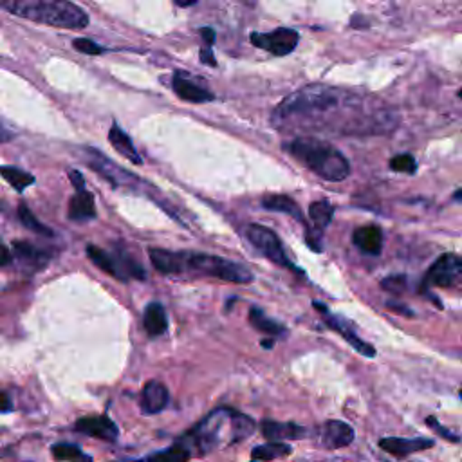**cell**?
Here are the masks:
<instances>
[{
  "instance_id": "cell-6",
  "label": "cell",
  "mask_w": 462,
  "mask_h": 462,
  "mask_svg": "<svg viewBox=\"0 0 462 462\" xmlns=\"http://www.w3.org/2000/svg\"><path fill=\"white\" fill-rule=\"evenodd\" d=\"M87 255L94 265L109 273L110 277L119 278V280H128V278H145V269L137 264L136 260L123 255H112L109 251L98 246H87Z\"/></svg>"
},
{
  "instance_id": "cell-27",
  "label": "cell",
  "mask_w": 462,
  "mask_h": 462,
  "mask_svg": "<svg viewBox=\"0 0 462 462\" xmlns=\"http://www.w3.org/2000/svg\"><path fill=\"white\" fill-rule=\"evenodd\" d=\"M249 323L253 327H255L256 330H260V332H265V334H271V336H280L286 332V327L280 325V323H277L275 320H271V318L265 316L260 309L253 307L249 311Z\"/></svg>"
},
{
  "instance_id": "cell-39",
  "label": "cell",
  "mask_w": 462,
  "mask_h": 462,
  "mask_svg": "<svg viewBox=\"0 0 462 462\" xmlns=\"http://www.w3.org/2000/svg\"><path fill=\"white\" fill-rule=\"evenodd\" d=\"M69 177H71L72 185H75L76 190H85V180H84V176L79 172H76V170H72L71 174H69Z\"/></svg>"
},
{
  "instance_id": "cell-28",
  "label": "cell",
  "mask_w": 462,
  "mask_h": 462,
  "mask_svg": "<svg viewBox=\"0 0 462 462\" xmlns=\"http://www.w3.org/2000/svg\"><path fill=\"white\" fill-rule=\"evenodd\" d=\"M0 176L4 180H8L17 192H22V190H26L27 186L35 183V177L31 174L17 167H0Z\"/></svg>"
},
{
  "instance_id": "cell-32",
  "label": "cell",
  "mask_w": 462,
  "mask_h": 462,
  "mask_svg": "<svg viewBox=\"0 0 462 462\" xmlns=\"http://www.w3.org/2000/svg\"><path fill=\"white\" fill-rule=\"evenodd\" d=\"M192 457L186 448H179V446H172L168 452H159V454L150 455V461H161V462H183L188 461Z\"/></svg>"
},
{
  "instance_id": "cell-14",
  "label": "cell",
  "mask_w": 462,
  "mask_h": 462,
  "mask_svg": "<svg viewBox=\"0 0 462 462\" xmlns=\"http://www.w3.org/2000/svg\"><path fill=\"white\" fill-rule=\"evenodd\" d=\"M354 430L344 421H327L321 428V445L329 449H339L353 445Z\"/></svg>"
},
{
  "instance_id": "cell-17",
  "label": "cell",
  "mask_w": 462,
  "mask_h": 462,
  "mask_svg": "<svg viewBox=\"0 0 462 462\" xmlns=\"http://www.w3.org/2000/svg\"><path fill=\"white\" fill-rule=\"evenodd\" d=\"M262 436L269 440H295L309 436V430L295 423H277V421H264L260 424Z\"/></svg>"
},
{
  "instance_id": "cell-7",
  "label": "cell",
  "mask_w": 462,
  "mask_h": 462,
  "mask_svg": "<svg viewBox=\"0 0 462 462\" xmlns=\"http://www.w3.org/2000/svg\"><path fill=\"white\" fill-rule=\"evenodd\" d=\"M246 237L256 249L269 259L273 264L282 265V268H291L295 269V265L291 264V260L287 259L286 251H284L282 242L278 235L275 233L273 229L265 228V226L260 224H249L246 228Z\"/></svg>"
},
{
  "instance_id": "cell-21",
  "label": "cell",
  "mask_w": 462,
  "mask_h": 462,
  "mask_svg": "<svg viewBox=\"0 0 462 462\" xmlns=\"http://www.w3.org/2000/svg\"><path fill=\"white\" fill-rule=\"evenodd\" d=\"M143 323H145V329L150 336L164 334L168 329V320L163 305L157 304V302H152V304L146 305Z\"/></svg>"
},
{
  "instance_id": "cell-8",
  "label": "cell",
  "mask_w": 462,
  "mask_h": 462,
  "mask_svg": "<svg viewBox=\"0 0 462 462\" xmlns=\"http://www.w3.org/2000/svg\"><path fill=\"white\" fill-rule=\"evenodd\" d=\"M462 280V256L455 253H445L431 264L424 277V286L455 287Z\"/></svg>"
},
{
  "instance_id": "cell-23",
  "label": "cell",
  "mask_w": 462,
  "mask_h": 462,
  "mask_svg": "<svg viewBox=\"0 0 462 462\" xmlns=\"http://www.w3.org/2000/svg\"><path fill=\"white\" fill-rule=\"evenodd\" d=\"M109 139H110V143H112V146L118 150L119 154L123 155V157H127L130 163H134V164L143 163L141 155L137 154V150L134 148L132 141H130V137H128L127 134H125L123 130L118 127V125H112V128L109 130Z\"/></svg>"
},
{
  "instance_id": "cell-42",
  "label": "cell",
  "mask_w": 462,
  "mask_h": 462,
  "mask_svg": "<svg viewBox=\"0 0 462 462\" xmlns=\"http://www.w3.org/2000/svg\"><path fill=\"white\" fill-rule=\"evenodd\" d=\"M179 8H190V6L197 4L199 0H174Z\"/></svg>"
},
{
  "instance_id": "cell-3",
  "label": "cell",
  "mask_w": 462,
  "mask_h": 462,
  "mask_svg": "<svg viewBox=\"0 0 462 462\" xmlns=\"http://www.w3.org/2000/svg\"><path fill=\"white\" fill-rule=\"evenodd\" d=\"M255 430V421L235 410L219 408L204 417V421L190 431V439L194 445L206 452L220 445H235L247 439Z\"/></svg>"
},
{
  "instance_id": "cell-43",
  "label": "cell",
  "mask_w": 462,
  "mask_h": 462,
  "mask_svg": "<svg viewBox=\"0 0 462 462\" xmlns=\"http://www.w3.org/2000/svg\"><path fill=\"white\" fill-rule=\"evenodd\" d=\"M6 139H11V134L6 130V127L0 123V141H6Z\"/></svg>"
},
{
  "instance_id": "cell-33",
  "label": "cell",
  "mask_w": 462,
  "mask_h": 462,
  "mask_svg": "<svg viewBox=\"0 0 462 462\" xmlns=\"http://www.w3.org/2000/svg\"><path fill=\"white\" fill-rule=\"evenodd\" d=\"M381 287L385 291H390L394 295H401V293H405L406 287H408V280H406L405 275H392V277H387L385 280H381Z\"/></svg>"
},
{
  "instance_id": "cell-10",
  "label": "cell",
  "mask_w": 462,
  "mask_h": 462,
  "mask_svg": "<svg viewBox=\"0 0 462 462\" xmlns=\"http://www.w3.org/2000/svg\"><path fill=\"white\" fill-rule=\"evenodd\" d=\"M84 152L87 154V164L91 168H94L96 172L102 174L105 179H109L114 186H125L134 183L132 176L128 172H125L123 168H119L118 164H114L112 161L105 157L103 154H100L98 150L94 148H84Z\"/></svg>"
},
{
  "instance_id": "cell-24",
  "label": "cell",
  "mask_w": 462,
  "mask_h": 462,
  "mask_svg": "<svg viewBox=\"0 0 462 462\" xmlns=\"http://www.w3.org/2000/svg\"><path fill=\"white\" fill-rule=\"evenodd\" d=\"M13 251L18 259L24 260L26 264H31L33 269L44 268V265L49 262V253L38 249V247L33 246V244L29 242H15Z\"/></svg>"
},
{
  "instance_id": "cell-29",
  "label": "cell",
  "mask_w": 462,
  "mask_h": 462,
  "mask_svg": "<svg viewBox=\"0 0 462 462\" xmlns=\"http://www.w3.org/2000/svg\"><path fill=\"white\" fill-rule=\"evenodd\" d=\"M18 217H20V222H22L26 228L33 229L36 233L45 235V237H53V229H49L47 226H44L40 220H36V217L33 215L31 210L26 206V204H20L18 206Z\"/></svg>"
},
{
  "instance_id": "cell-15",
  "label": "cell",
  "mask_w": 462,
  "mask_h": 462,
  "mask_svg": "<svg viewBox=\"0 0 462 462\" xmlns=\"http://www.w3.org/2000/svg\"><path fill=\"white\" fill-rule=\"evenodd\" d=\"M76 430L87 436L98 437L103 440H116L118 439V426L112 419L107 415H94V417H82L76 423Z\"/></svg>"
},
{
  "instance_id": "cell-41",
  "label": "cell",
  "mask_w": 462,
  "mask_h": 462,
  "mask_svg": "<svg viewBox=\"0 0 462 462\" xmlns=\"http://www.w3.org/2000/svg\"><path fill=\"white\" fill-rule=\"evenodd\" d=\"M11 410H13L11 399H9L6 392H0V412H11Z\"/></svg>"
},
{
  "instance_id": "cell-1",
  "label": "cell",
  "mask_w": 462,
  "mask_h": 462,
  "mask_svg": "<svg viewBox=\"0 0 462 462\" xmlns=\"http://www.w3.org/2000/svg\"><path fill=\"white\" fill-rule=\"evenodd\" d=\"M397 123L396 112L378 98L329 85H307L273 110V125L280 130L381 136L392 132Z\"/></svg>"
},
{
  "instance_id": "cell-45",
  "label": "cell",
  "mask_w": 462,
  "mask_h": 462,
  "mask_svg": "<svg viewBox=\"0 0 462 462\" xmlns=\"http://www.w3.org/2000/svg\"><path fill=\"white\" fill-rule=\"evenodd\" d=\"M457 96L461 98V100H462V88H461V91H459V93H457Z\"/></svg>"
},
{
  "instance_id": "cell-11",
  "label": "cell",
  "mask_w": 462,
  "mask_h": 462,
  "mask_svg": "<svg viewBox=\"0 0 462 462\" xmlns=\"http://www.w3.org/2000/svg\"><path fill=\"white\" fill-rule=\"evenodd\" d=\"M172 87L180 100L190 103H206L212 102L213 98H215L206 87H203L197 79H194L185 71H177L174 75Z\"/></svg>"
},
{
  "instance_id": "cell-37",
  "label": "cell",
  "mask_w": 462,
  "mask_h": 462,
  "mask_svg": "<svg viewBox=\"0 0 462 462\" xmlns=\"http://www.w3.org/2000/svg\"><path fill=\"white\" fill-rule=\"evenodd\" d=\"M199 33H201V36H203L204 44L206 45L215 44V31H213L212 27H203V29H201Z\"/></svg>"
},
{
  "instance_id": "cell-9",
  "label": "cell",
  "mask_w": 462,
  "mask_h": 462,
  "mask_svg": "<svg viewBox=\"0 0 462 462\" xmlns=\"http://www.w3.org/2000/svg\"><path fill=\"white\" fill-rule=\"evenodd\" d=\"M251 44L259 49H264L275 56H286L296 49L300 35L289 27H278L271 33H251Z\"/></svg>"
},
{
  "instance_id": "cell-2",
  "label": "cell",
  "mask_w": 462,
  "mask_h": 462,
  "mask_svg": "<svg viewBox=\"0 0 462 462\" xmlns=\"http://www.w3.org/2000/svg\"><path fill=\"white\" fill-rule=\"evenodd\" d=\"M0 9L24 20L60 29H85L88 15L71 0H0Z\"/></svg>"
},
{
  "instance_id": "cell-18",
  "label": "cell",
  "mask_w": 462,
  "mask_h": 462,
  "mask_svg": "<svg viewBox=\"0 0 462 462\" xmlns=\"http://www.w3.org/2000/svg\"><path fill=\"white\" fill-rule=\"evenodd\" d=\"M168 405V390L159 381H148L141 392V410L145 414H159Z\"/></svg>"
},
{
  "instance_id": "cell-16",
  "label": "cell",
  "mask_w": 462,
  "mask_h": 462,
  "mask_svg": "<svg viewBox=\"0 0 462 462\" xmlns=\"http://www.w3.org/2000/svg\"><path fill=\"white\" fill-rule=\"evenodd\" d=\"M353 242L361 253L370 256H378L383 249V231L376 224L361 226L354 231Z\"/></svg>"
},
{
  "instance_id": "cell-46",
  "label": "cell",
  "mask_w": 462,
  "mask_h": 462,
  "mask_svg": "<svg viewBox=\"0 0 462 462\" xmlns=\"http://www.w3.org/2000/svg\"><path fill=\"white\" fill-rule=\"evenodd\" d=\"M461 397H462V390H461Z\"/></svg>"
},
{
  "instance_id": "cell-36",
  "label": "cell",
  "mask_w": 462,
  "mask_h": 462,
  "mask_svg": "<svg viewBox=\"0 0 462 462\" xmlns=\"http://www.w3.org/2000/svg\"><path fill=\"white\" fill-rule=\"evenodd\" d=\"M201 62L206 63V66H212V67L217 66V60H215V56H213L212 45H206V47L201 49Z\"/></svg>"
},
{
  "instance_id": "cell-40",
  "label": "cell",
  "mask_w": 462,
  "mask_h": 462,
  "mask_svg": "<svg viewBox=\"0 0 462 462\" xmlns=\"http://www.w3.org/2000/svg\"><path fill=\"white\" fill-rule=\"evenodd\" d=\"M9 262H11V253H9V249L4 246V244L0 242V268L8 265Z\"/></svg>"
},
{
  "instance_id": "cell-12",
  "label": "cell",
  "mask_w": 462,
  "mask_h": 462,
  "mask_svg": "<svg viewBox=\"0 0 462 462\" xmlns=\"http://www.w3.org/2000/svg\"><path fill=\"white\" fill-rule=\"evenodd\" d=\"M313 305H314V309H316V311H320V313L323 314V320H325L327 325H329L330 329H334L336 332H339V334L344 336V338L347 339L348 344L353 345L354 351H356V353H360L361 356H365V357H376V354H378V353H376V348L372 347V345H370V344H367V341H363V339H361V338H357V336L354 334V330H351L347 325H345V321L338 320V318H336V316H330L329 311H327V307L323 304H321V302H316V300H314Z\"/></svg>"
},
{
  "instance_id": "cell-4",
  "label": "cell",
  "mask_w": 462,
  "mask_h": 462,
  "mask_svg": "<svg viewBox=\"0 0 462 462\" xmlns=\"http://www.w3.org/2000/svg\"><path fill=\"white\" fill-rule=\"evenodd\" d=\"M287 152L311 172L330 183H339L351 176V163L336 146L316 137H296L287 143Z\"/></svg>"
},
{
  "instance_id": "cell-26",
  "label": "cell",
  "mask_w": 462,
  "mask_h": 462,
  "mask_svg": "<svg viewBox=\"0 0 462 462\" xmlns=\"http://www.w3.org/2000/svg\"><path fill=\"white\" fill-rule=\"evenodd\" d=\"M291 454H293V448L289 445H284L280 440H273L269 445L256 446L251 457L255 459V461H275V459L289 457Z\"/></svg>"
},
{
  "instance_id": "cell-22",
  "label": "cell",
  "mask_w": 462,
  "mask_h": 462,
  "mask_svg": "<svg viewBox=\"0 0 462 462\" xmlns=\"http://www.w3.org/2000/svg\"><path fill=\"white\" fill-rule=\"evenodd\" d=\"M262 206H264L265 210H271V212L287 213L289 217H293V219L300 220L302 224H305L304 213H302L300 206L293 199L287 197V195H268V197L262 199Z\"/></svg>"
},
{
  "instance_id": "cell-38",
  "label": "cell",
  "mask_w": 462,
  "mask_h": 462,
  "mask_svg": "<svg viewBox=\"0 0 462 462\" xmlns=\"http://www.w3.org/2000/svg\"><path fill=\"white\" fill-rule=\"evenodd\" d=\"M387 307L392 309V311H396V313L399 314H405V316H414V311H410L406 305H397L396 302H388Z\"/></svg>"
},
{
  "instance_id": "cell-34",
  "label": "cell",
  "mask_w": 462,
  "mask_h": 462,
  "mask_svg": "<svg viewBox=\"0 0 462 462\" xmlns=\"http://www.w3.org/2000/svg\"><path fill=\"white\" fill-rule=\"evenodd\" d=\"M72 47H75L76 51H79V53L91 54V56H94V54L105 53V49H103L102 45H98L96 42H93V40H88V38L72 40Z\"/></svg>"
},
{
  "instance_id": "cell-35",
  "label": "cell",
  "mask_w": 462,
  "mask_h": 462,
  "mask_svg": "<svg viewBox=\"0 0 462 462\" xmlns=\"http://www.w3.org/2000/svg\"><path fill=\"white\" fill-rule=\"evenodd\" d=\"M426 424L431 428V430L437 431V433H439V436L442 437V439H448L449 442H461V437L455 436V433L452 430H446V428L442 426V424H440L439 421H437V419L433 417V415L426 417Z\"/></svg>"
},
{
  "instance_id": "cell-44",
  "label": "cell",
  "mask_w": 462,
  "mask_h": 462,
  "mask_svg": "<svg viewBox=\"0 0 462 462\" xmlns=\"http://www.w3.org/2000/svg\"><path fill=\"white\" fill-rule=\"evenodd\" d=\"M454 199H455V201H457V203H462V188H459L457 192H455Z\"/></svg>"
},
{
  "instance_id": "cell-31",
  "label": "cell",
  "mask_w": 462,
  "mask_h": 462,
  "mask_svg": "<svg viewBox=\"0 0 462 462\" xmlns=\"http://www.w3.org/2000/svg\"><path fill=\"white\" fill-rule=\"evenodd\" d=\"M390 170L399 174H415L417 172V161L412 154H399L390 159Z\"/></svg>"
},
{
  "instance_id": "cell-30",
  "label": "cell",
  "mask_w": 462,
  "mask_h": 462,
  "mask_svg": "<svg viewBox=\"0 0 462 462\" xmlns=\"http://www.w3.org/2000/svg\"><path fill=\"white\" fill-rule=\"evenodd\" d=\"M53 455L56 461H91V457L75 445H54Z\"/></svg>"
},
{
  "instance_id": "cell-25",
  "label": "cell",
  "mask_w": 462,
  "mask_h": 462,
  "mask_svg": "<svg viewBox=\"0 0 462 462\" xmlns=\"http://www.w3.org/2000/svg\"><path fill=\"white\" fill-rule=\"evenodd\" d=\"M309 217H311V222L314 224L316 229H323L332 222V217H334V206L321 199V201H314L311 206H309Z\"/></svg>"
},
{
  "instance_id": "cell-19",
  "label": "cell",
  "mask_w": 462,
  "mask_h": 462,
  "mask_svg": "<svg viewBox=\"0 0 462 462\" xmlns=\"http://www.w3.org/2000/svg\"><path fill=\"white\" fill-rule=\"evenodd\" d=\"M150 260L159 273L180 275L185 273V253H174L167 249H150Z\"/></svg>"
},
{
  "instance_id": "cell-5",
  "label": "cell",
  "mask_w": 462,
  "mask_h": 462,
  "mask_svg": "<svg viewBox=\"0 0 462 462\" xmlns=\"http://www.w3.org/2000/svg\"><path fill=\"white\" fill-rule=\"evenodd\" d=\"M201 273L231 284L253 282V273L242 264L203 253H185V273Z\"/></svg>"
},
{
  "instance_id": "cell-20",
  "label": "cell",
  "mask_w": 462,
  "mask_h": 462,
  "mask_svg": "<svg viewBox=\"0 0 462 462\" xmlns=\"http://www.w3.org/2000/svg\"><path fill=\"white\" fill-rule=\"evenodd\" d=\"M69 219L79 222V220H91L96 217V204H94V195L87 190H76V194L71 197V203L67 208Z\"/></svg>"
},
{
  "instance_id": "cell-13",
  "label": "cell",
  "mask_w": 462,
  "mask_h": 462,
  "mask_svg": "<svg viewBox=\"0 0 462 462\" xmlns=\"http://www.w3.org/2000/svg\"><path fill=\"white\" fill-rule=\"evenodd\" d=\"M379 448L387 452V454L394 455V457H408V455L415 454V452H423V449L433 448V440L423 439H401V437H385L379 440Z\"/></svg>"
}]
</instances>
